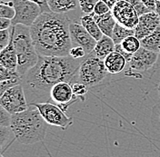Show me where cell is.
<instances>
[{
	"mask_svg": "<svg viewBox=\"0 0 160 157\" xmlns=\"http://www.w3.org/2000/svg\"><path fill=\"white\" fill-rule=\"evenodd\" d=\"M82 59L67 56H39L38 63L21 80L28 104L49 102L50 90L60 82L73 85L78 82V69Z\"/></svg>",
	"mask_w": 160,
	"mask_h": 157,
	"instance_id": "1",
	"label": "cell"
},
{
	"mask_svg": "<svg viewBox=\"0 0 160 157\" xmlns=\"http://www.w3.org/2000/svg\"><path fill=\"white\" fill-rule=\"evenodd\" d=\"M70 18L66 14L44 12L30 27V34L39 56H67L72 48Z\"/></svg>",
	"mask_w": 160,
	"mask_h": 157,
	"instance_id": "2",
	"label": "cell"
},
{
	"mask_svg": "<svg viewBox=\"0 0 160 157\" xmlns=\"http://www.w3.org/2000/svg\"><path fill=\"white\" fill-rule=\"evenodd\" d=\"M48 124L40 115L38 109L29 105L26 111L11 115L10 128L20 144L30 145L43 141Z\"/></svg>",
	"mask_w": 160,
	"mask_h": 157,
	"instance_id": "3",
	"label": "cell"
},
{
	"mask_svg": "<svg viewBox=\"0 0 160 157\" xmlns=\"http://www.w3.org/2000/svg\"><path fill=\"white\" fill-rule=\"evenodd\" d=\"M13 44L18 56V73L23 76L38 63L39 55L35 47L30 27L17 25L11 27Z\"/></svg>",
	"mask_w": 160,
	"mask_h": 157,
	"instance_id": "4",
	"label": "cell"
},
{
	"mask_svg": "<svg viewBox=\"0 0 160 157\" xmlns=\"http://www.w3.org/2000/svg\"><path fill=\"white\" fill-rule=\"evenodd\" d=\"M108 75L104 60L91 53L81 61L78 69V82L86 85L88 88L95 87L103 83Z\"/></svg>",
	"mask_w": 160,
	"mask_h": 157,
	"instance_id": "5",
	"label": "cell"
},
{
	"mask_svg": "<svg viewBox=\"0 0 160 157\" xmlns=\"http://www.w3.org/2000/svg\"><path fill=\"white\" fill-rule=\"evenodd\" d=\"M15 9V17L11 20L12 27L23 25L30 27L42 14L40 7L28 0H11Z\"/></svg>",
	"mask_w": 160,
	"mask_h": 157,
	"instance_id": "6",
	"label": "cell"
},
{
	"mask_svg": "<svg viewBox=\"0 0 160 157\" xmlns=\"http://www.w3.org/2000/svg\"><path fill=\"white\" fill-rule=\"evenodd\" d=\"M31 105L38 109L42 117L50 125L58 126L62 130H67L73 124V118L68 116L66 113L56 104L44 102L34 103L31 104Z\"/></svg>",
	"mask_w": 160,
	"mask_h": 157,
	"instance_id": "7",
	"label": "cell"
},
{
	"mask_svg": "<svg viewBox=\"0 0 160 157\" xmlns=\"http://www.w3.org/2000/svg\"><path fill=\"white\" fill-rule=\"evenodd\" d=\"M0 105L5 108L11 115L26 111L29 107L22 85L18 84L8 89L0 98Z\"/></svg>",
	"mask_w": 160,
	"mask_h": 157,
	"instance_id": "8",
	"label": "cell"
},
{
	"mask_svg": "<svg viewBox=\"0 0 160 157\" xmlns=\"http://www.w3.org/2000/svg\"><path fill=\"white\" fill-rule=\"evenodd\" d=\"M69 33L72 47H83L87 55H89L93 52L97 44V40L90 35L81 24L78 23L77 21L70 20Z\"/></svg>",
	"mask_w": 160,
	"mask_h": 157,
	"instance_id": "9",
	"label": "cell"
},
{
	"mask_svg": "<svg viewBox=\"0 0 160 157\" xmlns=\"http://www.w3.org/2000/svg\"><path fill=\"white\" fill-rule=\"evenodd\" d=\"M78 99L74 95L72 85L68 82H60L50 90V100L58 105L65 113Z\"/></svg>",
	"mask_w": 160,
	"mask_h": 157,
	"instance_id": "10",
	"label": "cell"
},
{
	"mask_svg": "<svg viewBox=\"0 0 160 157\" xmlns=\"http://www.w3.org/2000/svg\"><path fill=\"white\" fill-rule=\"evenodd\" d=\"M111 12L117 23L125 27L135 29L138 24L139 16L135 8L126 1H118Z\"/></svg>",
	"mask_w": 160,
	"mask_h": 157,
	"instance_id": "11",
	"label": "cell"
},
{
	"mask_svg": "<svg viewBox=\"0 0 160 157\" xmlns=\"http://www.w3.org/2000/svg\"><path fill=\"white\" fill-rule=\"evenodd\" d=\"M158 55L159 54L141 47L138 51L133 54L132 58L128 64V66H129L128 72L133 71L139 74L148 72L156 65L158 59Z\"/></svg>",
	"mask_w": 160,
	"mask_h": 157,
	"instance_id": "12",
	"label": "cell"
},
{
	"mask_svg": "<svg viewBox=\"0 0 160 157\" xmlns=\"http://www.w3.org/2000/svg\"><path fill=\"white\" fill-rule=\"evenodd\" d=\"M160 27V18L156 11H150L139 16L138 24L135 28V37L139 40L148 37Z\"/></svg>",
	"mask_w": 160,
	"mask_h": 157,
	"instance_id": "13",
	"label": "cell"
},
{
	"mask_svg": "<svg viewBox=\"0 0 160 157\" xmlns=\"http://www.w3.org/2000/svg\"><path fill=\"white\" fill-rule=\"evenodd\" d=\"M0 65L12 72H18V56L13 44V37L11 33L8 45L0 53Z\"/></svg>",
	"mask_w": 160,
	"mask_h": 157,
	"instance_id": "14",
	"label": "cell"
},
{
	"mask_svg": "<svg viewBox=\"0 0 160 157\" xmlns=\"http://www.w3.org/2000/svg\"><path fill=\"white\" fill-rule=\"evenodd\" d=\"M106 68L109 75H118L124 72L128 62L119 53L114 51L104 59Z\"/></svg>",
	"mask_w": 160,
	"mask_h": 157,
	"instance_id": "15",
	"label": "cell"
},
{
	"mask_svg": "<svg viewBox=\"0 0 160 157\" xmlns=\"http://www.w3.org/2000/svg\"><path fill=\"white\" fill-rule=\"evenodd\" d=\"M48 7L52 12L68 14L79 7V0H48Z\"/></svg>",
	"mask_w": 160,
	"mask_h": 157,
	"instance_id": "16",
	"label": "cell"
},
{
	"mask_svg": "<svg viewBox=\"0 0 160 157\" xmlns=\"http://www.w3.org/2000/svg\"><path fill=\"white\" fill-rule=\"evenodd\" d=\"M115 47L116 44L114 43L113 39L110 37L103 35V37L98 41H97L92 54L104 60L109 54L115 51Z\"/></svg>",
	"mask_w": 160,
	"mask_h": 157,
	"instance_id": "17",
	"label": "cell"
},
{
	"mask_svg": "<svg viewBox=\"0 0 160 157\" xmlns=\"http://www.w3.org/2000/svg\"><path fill=\"white\" fill-rule=\"evenodd\" d=\"M94 17H95V20L97 21V24L98 25L100 30L102 31L103 35L111 37L114 27H115V26L117 24V21L114 18V17L112 15V12L110 11L108 13H107L105 15H102V16L94 15Z\"/></svg>",
	"mask_w": 160,
	"mask_h": 157,
	"instance_id": "18",
	"label": "cell"
},
{
	"mask_svg": "<svg viewBox=\"0 0 160 157\" xmlns=\"http://www.w3.org/2000/svg\"><path fill=\"white\" fill-rule=\"evenodd\" d=\"M80 24L86 28V30L97 41H98L103 37V33L100 30L98 25L97 24V21L95 20L93 14L85 15V16L81 17H80Z\"/></svg>",
	"mask_w": 160,
	"mask_h": 157,
	"instance_id": "19",
	"label": "cell"
},
{
	"mask_svg": "<svg viewBox=\"0 0 160 157\" xmlns=\"http://www.w3.org/2000/svg\"><path fill=\"white\" fill-rule=\"evenodd\" d=\"M141 47L146 49L155 52V53H160V27H158L153 33H151L148 37H144L140 40Z\"/></svg>",
	"mask_w": 160,
	"mask_h": 157,
	"instance_id": "20",
	"label": "cell"
},
{
	"mask_svg": "<svg viewBox=\"0 0 160 157\" xmlns=\"http://www.w3.org/2000/svg\"><path fill=\"white\" fill-rule=\"evenodd\" d=\"M130 36H135V30L125 27L117 23L113 30L111 38L113 39L116 45H118V44H121L123 40L126 39Z\"/></svg>",
	"mask_w": 160,
	"mask_h": 157,
	"instance_id": "21",
	"label": "cell"
},
{
	"mask_svg": "<svg viewBox=\"0 0 160 157\" xmlns=\"http://www.w3.org/2000/svg\"><path fill=\"white\" fill-rule=\"evenodd\" d=\"M121 46L123 49L130 54H135L141 47L140 40L135 36H130L126 39L123 40L121 43Z\"/></svg>",
	"mask_w": 160,
	"mask_h": 157,
	"instance_id": "22",
	"label": "cell"
},
{
	"mask_svg": "<svg viewBox=\"0 0 160 157\" xmlns=\"http://www.w3.org/2000/svg\"><path fill=\"white\" fill-rule=\"evenodd\" d=\"M16 12L11 1L0 2V17L12 20L15 17Z\"/></svg>",
	"mask_w": 160,
	"mask_h": 157,
	"instance_id": "23",
	"label": "cell"
},
{
	"mask_svg": "<svg viewBox=\"0 0 160 157\" xmlns=\"http://www.w3.org/2000/svg\"><path fill=\"white\" fill-rule=\"evenodd\" d=\"M72 89H73L74 95L78 98L80 99L81 101H85L86 96L88 93V89L89 88L86 85H84L80 82H76L72 85Z\"/></svg>",
	"mask_w": 160,
	"mask_h": 157,
	"instance_id": "24",
	"label": "cell"
},
{
	"mask_svg": "<svg viewBox=\"0 0 160 157\" xmlns=\"http://www.w3.org/2000/svg\"><path fill=\"white\" fill-rule=\"evenodd\" d=\"M12 133L13 132L10 127L0 126V153L7 146Z\"/></svg>",
	"mask_w": 160,
	"mask_h": 157,
	"instance_id": "25",
	"label": "cell"
},
{
	"mask_svg": "<svg viewBox=\"0 0 160 157\" xmlns=\"http://www.w3.org/2000/svg\"><path fill=\"white\" fill-rule=\"evenodd\" d=\"M99 0H79V7L82 13L86 15L93 14L95 6Z\"/></svg>",
	"mask_w": 160,
	"mask_h": 157,
	"instance_id": "26",
	"label": "cell"
},
{
	"mask_svg": "<svg viewBox=\"0 0 160 157\" xmlns=\"http://www.w3.org/2000/svg\"><path fill=\"white\" fill-rule=\"evenodd\" d=\"M21 80H22V77L10 79V80H5V81H0V98L7 92L8 89H9L10 87H12V86H14L16 85L21 84Z\"/></svg>",
	"mask_w": 160,
	"mask_h": 157,
	"instance_id": "27",
	"label": "cell"
},
{
	"mask_svg": "<svg viewBox=\"0 0 160 157\" xmlns=\"http://www.w3.org/2000/svg\"><path fill=\"white\" fill-rule=\"evenodd\" d=\"M118 1H126L128 3H129L130 5L135 8V10L137 11L138 16H142L146 13L150 12V10L142 3L141 0H118Z\"/></svg>",
	"mask_w": 160,
	"mask_h": 157,
	"instance_id": "28",
	"label": "cell"
},
{
	"mask_svg": "<svg viewBox=\"0 0 160 157\" xmlns=\"http://www.w3.org/2000/svg\"><path fill=\"white\" fill-rule=\"evenodd\" d=\"M22 77L18 72H12L8 69L5 68L0 65V81H5V80H10V79L19 78Z\"/></svg>",
	"mask_w": 160,
	"mask_h": 157,
	"instance_id": "29",
	"label": "cell"
},
{
	"mask_svg": "<svg viewBox=\"0 0 160 157\" xmlns=\"http://www.w3.org/2000/svg\"><path fill=\"white\" fill-rule=\"evenodd\" d=\"M158 93L160 98V81L158 86ZM152 123L154 126H158V125H160V105H155L152 109Z\"/></svg>",
	"mask_w": 160,
	"mask_h": 157,
	"instance_id": "30",
	"label": "cell"
},
{
	"mask_svg": "<svg viewBox=\"0 0 160 157\" xmlns=\"http://www.w3.org/2000/svg\"><path fill=\"white\" fill-rule=\"evenodd\" d=\"M11 123V115L0 105V126L10 127Z\"/></svg>",
	"mask_w": 160,
	"mask_h": 157,
	"instance_id": "31",
	"label": "cell"
},
{
	"mask_svg": "<svg viewBox=\"0 0 160 157\" xmlns=\"http://www.w3.org/2000/svg\"><path fill=\"white\" fill-rule=\"evenodd\" d=\"M111 10L110 8L107 6V4L102 1V0H99L97 5L95 6V8H94V12L93 14L96 15V16H102V15H105L107 13L110 12Z\"/></svg>",
	"mask_w": 160,
	"mask_h": 157,
	"instance_id": "32",
	"label": "cell"
},
{
	"mask_svg": "<svg viewBox=\"0 0 160 157\" xmlns=\"http://www.w3.org/2000/svg\"><path fill=\"white\" fill-rule=\"evenodd\" d=\"M68 56L74 59H83L87 56V53L81 47H72Z\"/></svg>",
	"mask_w": 160,
	"mask_h": 157,
	"instance_id": "33",
	"label": "cell"
},
{
	"mask_svg": "<svg viewBox=\"0 0 160 157\" xmlns=\"http://www.w3.org/2000/svg\"><path fill=\"white\" fill-rule=\"evenodd\" d=\"M2 1H11V0H2ZM28 1H32L36 4H38L40 7V8L42 10V13L44 12H50L49 7H48V0H28Z\"/></svg>",
	"mask_w": 160,
	"mask_h": 157,
	"instance_id": "34",
	"label": "cell"
},
{
	"mask_svg": "<svg viewBox=\"0 0 160 157\" xmlns=\"http://www.w3.org/2000/svg\"><path fill=\"white\" fill-rule=\"evenodd\" d=\"M115 51H116V52H118V53H119L120 55H122L125 58L127 59V61H128V62H129L130 60H131V58H132V56H133V54L128 53L127 51H125V50L123 49V47H122L121 44H118V45H116V47H115Z\"/></svg>",
	"mask_w": 160,
	"mask_h": 157,
	"instance_id": "35",
	"label": "cell"
},
{
	"mask_svg": "<svg viewBox=\"0 0 160 157\" xmlns=\"http://www.w3.org/2000/svg\"><path fill=\"white\" fill-rule=\"evenodd\" d=\"M12 27V22L11 20L4 17H0V31L2 30L10 29Z\"/></svg>",
	"mask_w": 160,
	"mask_h": 157,
	"instance_id": "36",
	"label": "cell"
},
{
	"mask_svg": "<svg viewBox=\"0 0 160 157\" xmlns=\"http://www.w3.org/2000/svg\"><path fill=\"white\" fill-rule=\"evenodd\" d=\"M141 1L150 11H156L157 0H141Z\"/></svg>",
	"mask_w": 160,
	"mask_h": 157,
	"instance_id": "37",
	"label": "cell"
},
{
	"mask_svg": "<svg viewBox=\"0 0 160 157\" xmlns=\"http://www.w3.org/2000/svg\"><path fill=\"white\" fill-rule=\"evenodd\" d=\"M102 1H104L106 4H107V6L108 7L110 8V10H112L114 8V7L117 5V3L118 2V0H102Z\"/></svg>",
	"mask_w": 160,
	"mask_h": 157,
	"instance_id": "38",
	"label": "cell"
},
{
	"mask_svg": "<svg viewBox=\"0 0 160 157\" xmlns=\"http://www.w3.org/2000/svg\"><path fill=\"white\" fill-rule=\"evenodd\" d=\"M156 13L158 15L160 18V2L159 1H157V6H156Z\"/></svg>",
	"mask_w": 160,
	"mask_h": 157,
	"instance_id": "39",
	"label": "cell"
},
{
	"mask_svg": "<svg viewBox=\"0 0 160 157\" xmlns=\"http://www.w3.org/2000/svg\"><path fill=\"white\" fill-rule=\"evenodd\" d=\"M4 48H5V47H3L2 45H0V53H1V51L4 49Z\"/></svg>",
	"mask_w": 160,
	"mask_h": 157,
	"instance_id": "40",
	"label": "cell"
},
{
	"mask_svg": "<svg viewBox=\"0 0 160 157\" xmlns=\"http://www.w3.org/2000/svg\"><path fill=\"white\" fill-rule=\"evenodd\" d=\"M0 157H5V156H4V155H2V154L0 153Z\"/></svg>",
	"mask_w": 160,
	"mask_h": 157,
	"instance_id": "41",
	"label": "cell"
},
{
	"mask_svg": "<svg viewBox=\"0 0 160 157\" xmlns=\"http://www.w3.org/2000/svg\"><path fill=\"white\" fill-rule=\"evenodd\" d=\"M157 1H159V2H160V0H157Z\"/></svg>",
	"mask_w": 160,
	"mask_h": 157,
	"instance_id": "42",
	"label": "cell"
},
{
	"mask_svg": "<svg viewBox=\"0 0 160 157\" xmlns=\"http://www.w3.org/2000/svg\"><path fill=\"white\" fill-rule=\"evenodd\" d=\"M0 2H2V0H0Z\"/></svg>",
	"mask_w": 160,
	"mask_h": 157,
	"instance_id": "43",
	"label": "cell"
},
{
	"mask_svg": "<svg viewBox=\"0 0 160 157\" xmlns=\"http://www.w3.org/2000/svg\"><path fill=\"white\" fill-rule=\"evenodd\" d=\"M159 55H160V53H159Z\"/></svg>",
	"mask_w": 160,
	"mask_h": 157,
	"instance_id": "44",
	"label": "cell"
}]
</instances>
